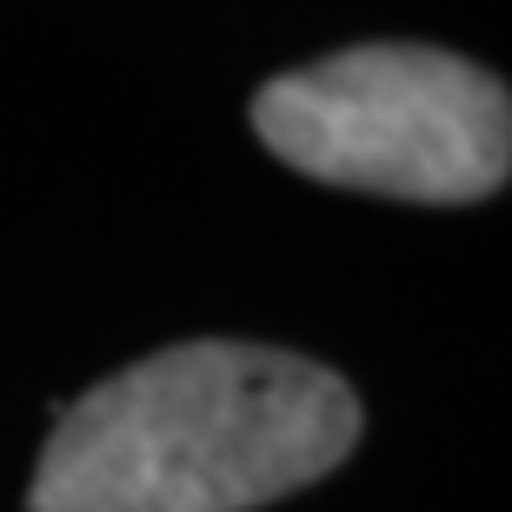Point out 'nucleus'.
<instances>
[{
	"label": "nucleus",
	"instance_id": "1",
	"mask_svg": "<svg viewBox=\"0 0 512 512\" xmlns=\"http://www.w3.org/2000/svg\"><path fill=\"white\" fill-rule=\"evenodd\" d=\"M360 446V399L306 353L187 340L60 406L27 512H253Z\"/></svg>",
	"mask_w": 512,
	"mask_h": 512
},
{
	"label": "nucleus",
	"instance_id": "2",
	"mask_svg": "<svg viewBox=\"0 0 512 512\" xmlns=\"http://www.w3.org/2000/svg\"><path fill=\"white\" fill-rule=\"evenodd\" d=\"M253 133L306 180L419 207L486 200L512 167L506 80L413 40H366L266 80Z\"/></svg>",
	"mask_w": 512,
	"mask_h": 512
}]
</instances>
